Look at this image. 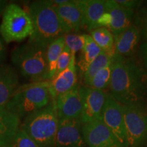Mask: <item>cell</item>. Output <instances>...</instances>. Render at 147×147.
Returning a JSON list of instances; mask_svg holds the SVG:
<instances>
[{
	"mask_svg": "<svg viewBox=\"0 0 147 147\" xmlns=\"http://www.w3.org/2000/svg\"><path fill=\"white\" fill-rule=\"evenodd\" d=\"M102 51L90 35L85 34L84 45L78 63L79 69L82 74L84 75L90 64L102 53Z\"/></svg>",
	"mask_w": 147,
	"mask_h": 147,
	"instance_id": "obj_21",
	"label": "cell"
},
{
	"mask_svg": "<svg viewBox=\"0 0 147 147\" xmlns=\"http://www.w3.org/2000/svg\"><path fill=\"white\" fill-rule=\"evenodd\" d=\"M51 102L49 80L33 82L18 87L5 108L21 119L42 109Z\"/></svg>",
	"mask_w": 147,
	"mask_h": 147,
	"instance_id": "obj_4",
	"label": "cell"
},
{
	"mask_svg": "<svg viewBox=\"0 0 147 147\" xmlns=\"http://www.w3.org/2000/svg\"><path fill=\"white\" fill-rule=\"evenodd\" d=\"M80 119H59L55 147H84Z\"/></svg>",
	"mask_w": 147,
	"mask_h": 147,
	"instance_id": "obj_11",
	"label": "cell"
},
{
	"mask_svg": "<svg viewBox=\"0 0 147 147\" xmlns=\"http://www.w3.org/2000/svg\"><path fill=\"white\" fill-rule=\"evenodd\" d=\"M82 132L89 147H123L102 120L82 124Z\"/></svg>",
	"mask_w": 147,
	"mask_h": 147,
	"instance_id": "obj_9",
	"label": "cell"
},
{
	"mask_svg": "<svg viewBox=\"0 0 147 147\" xmlns=\"http://www.w3.org/2000/svg\"><path fill=\"white\" fill-rule=\"evenodd\" d=\"M113 56V55L108 54L102 51V53L95 59V60L90 64L87 71L83 75L84 82L86 85L99 71L111 64Z\"/></svg>",
	"mask_w": 147,
	"mask_h": 147,
	"instance_id": "obj_23",
	"label": "cell"
},
{
	"mask_svg": "<svg viewBox=\"0 0 147 147\" xmlns=\"http://www.w3.org/2000/svg\"><path fill=\"white\" fill-rule=\"evenodd\" d=\"M64 35L77 33L84 26L83 12L80 1H69L63 5H55Z\"/></svg>",
	"mask_w": 147,
	"mask_h": 147,
	"instance_id": "obj_12",
	"label": "cell"
},
{
	"mask_svg": "<svg viewBox=\"0 0 147 147\" xmlns=\"http://www.w3.org/2000/svg\"><path fill=\"white\" fill-rule=\"evenodd\" d=\"M18 84L16 71L9 65H0V107H5L17 89Z\"/></svg>",
	"mask_w": 147,
	"mask_h": 147,
	"instance_id": "obj_18",
	"label": "cell"
},
{
	"mask_svg": "<svg viewBox=\"0 0 147 147\" xmlns=\"http://www.w3.org/2000/svg\"><path fill=\"white\" fill-rule=\"evenodd\" d=\"M140 39V32L137 27L131 25L115 36L114 53L120 56L129 57L135 53Z\"/></svg>",
	"mask_w": 147,
	"mask_h": 147,
	"instance_id": "obj_16",
	"label": "cell"
},
{
	"mask_svg": "<svg viewBox=\"0 0 147 147\" xmlns=\"http://www.w3.org/2000/svg\"><path fill=\"white\" fill-rule=\"evenodd\" d=\"M142 34H143V36L144 37L145 39L147 40V19L146 21V23H145V24H144V28H143Z\"/></svg>",
	"mask_w": 147,
	"mask_h": 147,
	"instance_id": "obj_32",
	"label": "cell"
},
{
	"mask_svg": "<svg viewBox=\"0 0 147 147\" xmlns=\"http://www.w3.org/2000/svg\"><path fill=\"white\" fill-rule=\"evenodd\" d=\"M47 47L29 41L16 48L12 54V61L22 76L33 82L47 80Z\"/></svg>",
	"mask_w": 147,
	"mask_h": 147,
	"instance_id": "obj_5",
	"label": "cell"
},
{
	"mask_svg": "<svg viewBox=\"0 0 147 147\" xmlns=\"http://www.w3.org/2000/svg\"><path fill=\"white\" fill-rule=\"evenodd\" d=\"M83 12L84 25L90 32L95 29L97 22L105 12L106 1L79 0Z\"/></svg>",
	"mask_w": 147,
	"mask_h": 147,
	"instance_id": "obj_19",
	"label": "cell"
},
{
	"mask_svg": "<svg viewBox=\"0 0 147 147\" xmlns=\"http://www.w3.org/2000/svg\"><path fill=\"white\" fill-rule=\"evenodd\" d=\"M90 36L102 51L110 55L115 54V38L109 29L105 27L93 29L90 32Z\"/></svg>",
	"mask_w": 147,
	"mask_h": 147,
	"instance_id": "obj_22",
	"label": "cell"
},
{
	"mask_svg": "<svg viewBox=\"0 0 147 147\" xmlns=\"http://www.w3.org/2000/svg\"><path fill=\"white\" fill-rule=\"evenodd\" d=\"M109 87L110 95L122 105L142 104L147 94V74L129 59L114 54Z\"/></svg>",
	"mask_w": 147,
	"mask_h": 147,
	"instance_id": "obj_1",
	"label": "cell"
},
{
	"mask_svg": "<svg viewBox=\"0 0 147 147\" xmlns=\"http://www.w3.org/2000/svg\"><path fill=\"white\" fill-rule=\"evenodd\" d=\"M6 58V49L2 38L0 37V65Z\"/></svg>",
	"mask_w": 147,
	"mask_h": 147,
	"instance_id": "obj_30",
	"label": "cell"
},
{
	"mask_svg": "<svg viewBox=\"0 0 147 147\" xmlns=\"http://www.w3.org/2000/svg\"><path fill=\"white\" fill-rule=\"evenodd\" d=\"M102 121L123 147H127L123 105L108 95L102 113Z\"/></svg>",
	"mask_w": 147,
	"mask_h": 147,
	"instance_id": "obj_8",
	"label": "cell"
},
{
	"mask_svg": "<svg viewBox=\"0 0 147 147\" xmlns=\"http://www.w3.org/2000/svg\"><path fill=\"white\" fill-rule=\"evenodd\" d=\"M21 119L5 107H0V147H8L19 129Z\"/></svg>",
	"mask_w": 147,
	"mask_h": 147,
	"instance_id": "obj_17",
	"label": "cell"
},
{
	"mask_svg": "<svg viewBox=\"0 0 147 147\" xmlns=\"http://www.w3.org/2000/svg\"><path fill=\"white\" fill-rule=\"evenodd\" d=\"M7 1L4 0H0V16L4 12L5 8L7 6Z\"/></svg>",
	"mask_w": 147,
	"mask_h": 147,
	"instance_id": "obj_31",
	"label": "cell"
},
{
	"mask_svg": "<svg viewBox=\"0 0 147 147\" xmlns=\"http://www.w3.org/2000/svg\"><path fill=\"white\" fill-rule=\"evenodd\" d=\"M82 110L80 119L82 124L95 120H102V113L108 94L102 90L89 87H82Z\"/></svg>",
	"mask_w": 147,
	"mask_h": 147,
	"instance_id": "obj_10",
	"label": "cell"
},
{
	"mask_svg": "<svg viewBox=\"0 0 147 147\" xmlns=\"http://www.w3.org/2000/svg\"><path fill=\"white\" fill-rule=\"evenodd\" d=\"M8 147H40L37 143L21 127L16 134Z\"/></svg>",
	"mask_w": 147,
	"mask_h": 147,
	"instance_id": "obj_26",
	"label": "cell"
},
{
	"mask_svg": "<svg viewBox=\"0 0 147 147\" xmlns=\"http://www.w3.org/2000/svg\"><path fill=\"white\" fill-rule=\"evenodd\" d=\"M65 47L64 36L51 42L47 49V80H51L55 76L57 71V64L61 53Z\"/></svg>",
	"mask_w": 147,
	"mask_h": 147,
	"instance_id": "obj_20",
	"label": "cell"
},
{
	"mask_svg": "<svg viewBox=\"0 0 147 147\" xmlns=\"http://www.w3.org/2000/svg\"><path fill=\"white\" fill-rule=\"evenodd\" d=\"M32 20L28 12L15 3L8 4L3 13L0 34L7 43L21 42L33 34Z\"/></svg>",
	"mask_w": 147,
	"mask_h": 147,
	"instance_id": "obj_6",
	"label": "cell"
},
{
	"mask_svg": "<svg viewBox=\"0 0 147 147\" xmlns=\"http://www.w3.org/2000/svg\"><path fill=\"white\" fill-rule=\"evenodd\" d=\"M82 87L77 84L56 99L55 104L59 119H80L82 110Z\"/></svg>",
	"mask_w": 147,
	"mask_h": 147,
	"instance_id": "obj_13",
	"label": "cell"
},
{
	"mask_svg": "<svg viewBox=\"0 0 147 147\" xmlns=\"http://www.w3.org/2000/svg\"><path fill=\"white\" fill-rule=\"evenodd\" d=\"M71 56H72V54H71L70 51L69 50L68 48L65 47L63 51L61 53L58 59L57 64V71L55 76L61 72L62 71H63L64 69H65L68 67L69 63H70Z\"/></svg>",
	"mask_w": 147,
	"mask_h": 147,
	"instance_id": "obj_27",
	"label": "cell"
},
{
	"mask_svg": "<svg viewBox=\"0 0 147 147\" xmlns=\"http://www.w3.org/2000/svg\"><path fill=\"white\" fill-rule=\"evenodd\" d=\"M112 74V63L105 68L99 71L94 77L90 80L86 87H89L95 89H106L110 85Z\"/></svg>",
	"mask_w": 147,
	"mask_h": 147,
	"instance_id": "obj_24",
	"label": "cell"
},
{
	"mask_svg": "<svg viewBox=\"0 0 147 147\" xmlns=\"http://www.w3.org/2000/svg\"><path fill=\"white\" fill-rule=\"evenodd\" d=\"M65 47L68 48L71 54L82 51L85 42V34H78L77 33L64 35Z\"/></svg>",
	"mask_w": 147,
	"mask_h": 147,
	"instance_id": "obj_25",
	"label": "cell"
},
{
	"mask_svg": "<svg viewBox=\"0 0 147 147\" xmlns=\"http://www.w3.org/2000/svg\"><path fill=\"white\" fill-rule=\"evenodd\" d=\"M34 31L29 41L48 47L49 44L64 34L55 5L51 1H34L29 7Z\"/></svg>",
	"mask_w": 147,
	"mask_h": 147,
	"instance_id": "obj_2",
	"label": "cell"
},
{
	"mask_svg": "<svg viewBox=\"0 0 147 147\" xmlns=\"http://www.w3.org/2000/svg\"><path fill=\"white\" fill-rule=\"evenodd\" d=\"M127 147L147 144V110L142 104L123 105Z\"/></svg>",
	"mask_w": 147,
	"mask_h": 147,
	"instance_id": "obj_7",
	"label": "cell"
},
{
	"mask_svg": "<svg viewBox=\"0 0 147 147\" xmlns=\"http://www.w3.org/2000/svg\"><path fill=\"white\" fill-rule=\"evenodd\" d=\"M115 1L121 6L130 10L136 8L142 3L141 1H136V0H115Z\"/></svg>",
	"mask_w": 147,
	"mask_h": 147,
	"instance_id": "obj_28",
	"label": "cell"
},
{
	"mask_svg": "<svg viewBox=\"0 0 147 147\" xmlns=\"http://www.w3.org/2000/svg\"><path fill=\"white\" fill-rule=\"evenodd\" d=\"M76 55L71 56L68 67L49 80V91L51 100L55 102L61 95L67 93L77 85Z\"/></svg>",
	"mask_w": 147,
	"mask_h": 147,
	"instance_id": "obj_14",
	"label": "cell"
},
{
	"mask_svg": "<svg viewBox=\"0 0 147 147\" xmlns=\"http://www.w3.org/2000/svg\"><path fill=\"white\" fill-rule=\"evenodd\" d=\"M105 11L110 14L111 17L108 29H110L114 36L131 26L134 10L121 6L115 0H108L106 1Z\"/></svg>",
	"mask_w": 147,
	"mask_h": 147,
	"instance_id": "obj_15",
	"label": "cell"
},
{
	"mask_svg": "<svg viewBox=\"0 0 147 147\" xmlns=\"http://www.w3.org/2000/svg\"><path fill=\"white\" fill-rule=\"evenodd\" d=\"M58 114L54 102L25 117L21 128L40 147H55L59 127Z\"/></svg>",
	"mask_w": 147,
	"mask_h": 147,
	"instance_id": "obj_3",
	"label": "cell"
},
{
	"mask_svg": "<svg viewBox=\"0 0 147 147\" xmlns=\"http://www.w3.org/2000/svg\"><path fill=\"white\" fill-rule=\"evenodd\" d=\"M140 54L147 69V42H144L140 47Z\"/></svg>",
	"mask_w": 147,
	"mask_h": 147,
	"instance_id": "obj_29",
	"label": "cell"
}]
</instances>
